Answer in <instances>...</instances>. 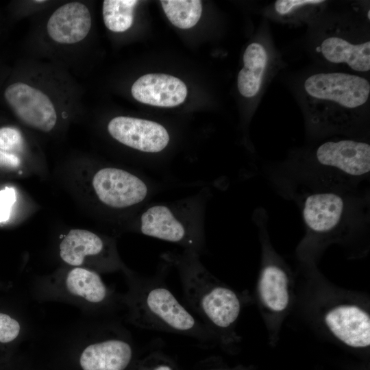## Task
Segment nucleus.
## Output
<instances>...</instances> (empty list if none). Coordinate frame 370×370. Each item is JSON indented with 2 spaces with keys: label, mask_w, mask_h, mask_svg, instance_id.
<instances>
[{
  "label": "nucleus",
  "mask_w": 370,
  "mask_h": 370,
  "mask_svg": "<svg viewBox=\"0 0 370 370\" xmlns=\"http://www.w3.org/2000/svg\"><path fill=\"white\" fill-rule=\"evenodd\" d=\"M324 3L323 0H278L274 3V9L282 17L293 18L318 8Z\"/></svg>",
  "instance_id": "412c9836"
},
{
  "label": "nucleus",
  "mask_w": 370,
  "mask_h": 370,
  "mask_svg": "<svg viewBox=\"0 0 370 370\" xmlns=\"http://www.w3.org/2000/svg\"><path fill=\"white\" fill-rule=\"evenodd\" d=\"M320 321L325 331L354 349L370 346V314L367 306L354 297L336 295L321 307Z\"/></svg>",
  "instance_id": "1a4fd4ad"
},
{
  "label": "nucleus",
  "mask_w": 370,
  "mask_h": 370,
  "mask_svg": "<svg viewBox=\"0 0 370 370\" xmlns=\"http://www.w3.org/2000/svg\"><path fill=\"white\" fill-rule=\"evenodd\" d=\"M262 235V262L256 284L258 305L266 325L269 340H278L282 325L288 314L293 298L291 271Z\"/></svg>",
  "instance_id": "0eeeda50"
},
{
  "label": "nucleus",
  "mask_w": 370,
  "mask_h": 370,
  "mask_svg": "<svg viewBox=\"0 0 370 370\" xmlns=\"http://www.w3.org/2000/svg\"><path fill=\"white\" fill-rule=\"evenodd\" d=\"M145 370H173V368L167 363H165L164 362H158L155 365H151L149 369H147V367L145 368Z\"/></svg>",
  "instance_id": "a878e982"
},
{
  "label": "nucleus",
  "mask_w": 370,
  "mask_h": 370,
  "mask_svg": "<svg viewBox=\"0 0 370 370\" xmlns=\"http://www.w3.org/2000/svg\"><path fill=\"white\" fill-rule=\"evenodd\" d=\"M21 331L20 323L9 314L0 312V343L8 344L19 336Z\"/></svg>",
  "instance_id": "4be33fe9"
},
{
  "label": "nucleus",
  "mask_w": 370,
  "mask_h": 370,
  "mask_svg": "<svg viewBox=\"0 0 370 370\" xmlns=\"http://www.w3.org/2000/svg\"><path fill=\"white\" fill-rule=\"evenodd\" d=\"M4 97L15 115L25 125L42 132L51 131L58 116L50 98L40 89L23 82L8 86Z\"/></svg>",
  "instance_id": "ddd939ff"
},
{
  "label": "nucleus",
  "mask_w": 370,
  "mask_h": 370,
  "mask_svg": "<svg viewBox=\"0 0 370 370\" xmlns=\"http://www.w3.org/2000/svg\"><path fill=\"white\" fill-rule=\"evenodd\" d=\"M136 0H105L102 14L106 27L114 32H123L132 26Z\"/></svg>",
  "instance_id": "aec40b11"
},
{
  "label": "nucleus",
  "mask_w": 370,
  "mask_h": 370,
  "mask_svg": "<svg viewBox=\"0 0 370 370\" xmlns=\"http://www.w3.org/2000/svg\"><path fill=\"white\" fill-rule=\"evenodd\" d=\"M317 51L327 62L356 73L370 70V42H356L342 36L330 35L321 39Z\"/></svg>",
  "instance_id": "f3484780"
},
{
  "label": "nucleus",
  "mask_w": 370,
  "mask_h": 370,
  "mask_svg": "<svg viewBox=\"0 0 370 370\" xmlns=\"http://www.w3.org/2000/svg\"><path fill=\"white\" fill-rule=\"evenodd\" d=\"M110 135L120 143L134 149L156 153L169 145L170 136L161 124L143 119L119 116L108 124Z\"/></svg>",
  "instance_id": "4468645a"
},
{
  "label": "nucleus",
  "mask_w": 370,
  "mask_h": 370,
  "mask_svg": "<svg viewBox=\"0 0 370 370\" xmlns=\"http://www.w3.org/2000/svg\"><path fill=\"white\" fill-rule=\"evenodd\" d=\"M297 169L313 189L352 190L370 173V145L353 139L320 144L310 158Z\"/></svg>",
  "instance_id": "20e7f679"
},
{
  "label": "nucleus",
  "mask_w": 370,
  "mask_h": 370,
  "mask_svg": "<svg viewBox=\"0 0 370 370\" xmlns=\"http://www.w3.org/2000/svg\"><path fill=\"white\" fill-rule=\"evenodd\" d=\"M40 286L46 297L71 301L96 311L103 312L122 305L121 295L107 286L99 273L84 267H72Z\"/></svg>",
  "instance_id": "6e6552de"
},
{
  "label": "nucleus",
  "mask_w": 370,
  "mask_h": 370,
  "mask_svg": "<svg viewBox=\"0 0 370 370\" xmlns=\"http://www.w3.org/2000/svg\"><path fill=\"white\" fill-rule=\"evenodd\" d=\"M160 3L171 23L180 29L193 27L201 15L199 0H162Z\"/></svg>",
  "instance_id": "6ab92c4d"
},
{
  "label": "nucleus",
  "mask_w": 370,
  "mask_h": 370,
  "mask_svg": "<svg viewBox=\"0 0 370 370\" xmlns=\"http://www.w3.org/2000/svg\"><path fill=\"white\" fill-rule=\"evenodd\" d=\"M82 351V370H125L133 354L132 338L120 327L103 328Z\"/></svg>",
  "instance_id": "f8f14e48"
},
{
  "label": "nucleus",
  "mask_w": 370,
  "mask_h": 370,
  "mask_svg": "<svg viewBox=\"0 0 370 370\" xmlns=\"http://www.w3.org/2000/svg\"><path fill=\"white\" fill-rule=\"evenodd\" d=\"M243 60V66L238 75L237 86L242 96L251 98L261 88L269 62V55L262 44L254 42L246 48Z\"/></svg>",
  "instance_id": "a211bd4d"
},
{
  "label": "nucleus",
  "mask_w": 370,
  "mask_h": 370,
  "mask_svg": "<svg viewBox=\"0 0 370 370\" xmlns=\"http://www.w3.org/2000/svg\"><path fill=\"white\" fill-rule=\"evenodd\" d=\"M133 97L143 103L158 107H174L182 103L187 88L180 79L166 74L150 73L139 77L132 85Z\"/></svg>",
  "instance_id": "dca6fc26"
},
{
  "label": "nucleus",
  "mask_w": 370,
  "mask_h": 370,
  "mask_svg": "<svg viewBox=\"0 0 370 370\" xmlns=\"http://www.w3.org/2000/svg\"><path fill=\"white\" fill-rule=\"evenodd\" d=\"M92 25L87 6L79 1L65 3L57 8L47 23V32L54 42L72 45L84 40Z\"/></svg>",
  "instance_id": "2eb2a0df"
},
{
  "label": "nucleus",
  "mask_w": 370,
  "mask_h": 370,
  "mask_svg": "<svg viewBox=\"0 0 370 370\" xmlns=\"http://www.w3.org/2000/svg\"><path fill=\"white\" fill-rule=\"evenodd\" d=\"M205 201L200 194L149 205L140 213L136 228L142 234L177 244L201 255L205 249Z\"/></svg>",
  "instance_id": "39448f33"
},
{
  "label": "nucleus",
  "mask_w": 370,
  "mask_h": 370,
  "mask_svg": "<svg viewBox=\"0 0 370 370\" xmlns=\"http://www.w3.org/2000/svg\"><path fill=\"white\" fill-rule=\"evenodd\" d=\"M195 251L167 252L163 261L178 271L186 304L201 319L217 341L234 344L241 339L236 324L247 295L230 288L214 276Z\"/></svg>",
  "instance_id": "f257e3e1"
},
{
  "label": "nucleus",
  "mask_w": 370,
  "mask_h": 370,
  "mask_svg": "<svg viewBox=\"0 0 370 370\" xmlns=\"http://www.w3.org/2000/svg\"><path fill=\"white\" fill-rule=\"evenodd\" d=\"M92 186L99 201L114 210L139 206L152 192L146 180L116 167L99 169L93 175Z\"/></svg>",
  "instance_id": "9b49d317"
},
{
  "label": "nucleus",
  "mask_w": 370,
  "mask_h": 370,
  "mask_svg": "<svg viewBox=\"0 0 370 370\" xmlns=\"http://www.w3.org/2000/svg\"><path fill=\"white\" fill-rule=\"evenodd\" d=\"M169 266L164 261L158 273L151 277L124 268L127 291L121 295V303L127 309V321L143 329L183 335L201 343L217 341L167 286L164 275Z\"/></svg>",
  "instance_id": "f03ea898"
},
{
  "label": "nucleus",
  "mask_w": 370,
  "mask_h": 370,
  "mask_svg": "<svg viewBox=\"0 0 370 370\" xmlns=\"http://www.w3.org/2000/svg\"><path fill=\"white\" fill-rule=\"evenodd\" d=\"M370 95L365 77L342 72L317 73L303 84L308 121L319 132L347 130L360 119Z\"/></svg>",
  "instance_id": "7ed1b4c3"
},
{
  "label": "nucleus",
  "mask_w": 370,
  "mask_h": 370,
  "mask_svg": "<svg viewBox=\"0 0 370 370\" xmlns=\"http://www.w3.org/2000/svg\"><path fill=\"white\" fill-rule=\"evenodd\" d=\"M20 164L21 160L16 154L0 149V167L16 169Z\"/></svg>",
  "instance_id": "393cba45"
},
{
  "label": "nucleus",
  "mask_w": 370,
  "mask_h": 370,
  "mask_svg": "<svg viewBox=\"0 0 370 370\" xmlns=\"http://www.w3.org/2000/svg\"><path fill=\"white\" fill-rule=\"evenodd\" d=\"M16 201V195L13 188L5 187L0 190V223L8 221Z\"/></svg>",
  "instance_id": "b1692460"
},
{
  "label": "nucleus",
  "mask_w": 370,
  "mask_h": 370,
  "mask_svg": "<svg viewBox=\"0 0 370 370\" xmlns=\"http://www.w3.org/2000/svg\"><path fill=\"white\" fill-rule=\"evenodd\" d=\"M23 144V137L18 130L12 127L0 128V149L12 153Z\"/></svg>",
  "instance_id": "5701e85b"
},
{
  "label": "nucleus",
  "mask_w": 370,
  "mask_h": 370,
  "mask_svg": "<svg viewBox=\"0 0 370 370\" xmlns=\"http://www.w3.org/2000/svg\"><path fill=\"white\" fill-rule=\"evenodd\" d=\"M35 2L36 3H42V2H45V1H42V0H39V1H35Z\"/></svg>",
  "instance_id": "bb28decb"
},
{
  "label": "nucleus",
  "mask_w": 370,
  "mask_h": 370,
  "mask_svg": "<svg viewBox=\"0 0 370 370\" xmlns=\"http://www.w3.org/2000/svg\"><path fill=\"white\" fill-rule=\"evenodd\" d=\"M361 200L352 190L313 189L301 204L303 220L308 234L314 239L330 241L341 238L363 219Z\"/></svg>",
  "instance_id": "423d86ee"
},
{
  "label": "nucleus",
  "mask_w": 370,
  "mask_h": 370,
  "mask_svg": "<svg viewBox=\"0 0 370 370\" xmlns=\"http://www.w3.org/2000/svg\"><path fill=\"white\" fill-rule=\"evenodd\" d=\"M60 257L71 267H83L99 272L123 269L112 242L90 231L73 229L62 238L59 246Z\"/></svg>",
  "instance_id": "9d476101"
}]
</instances>
